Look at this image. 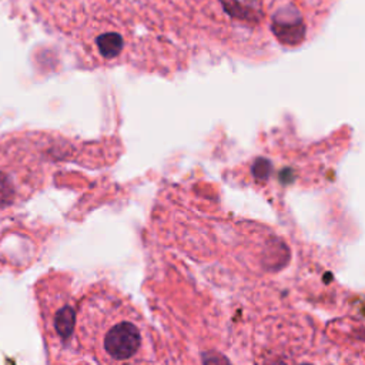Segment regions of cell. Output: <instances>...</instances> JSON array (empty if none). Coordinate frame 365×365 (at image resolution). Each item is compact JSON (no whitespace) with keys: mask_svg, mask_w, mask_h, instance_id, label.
<instances>
[{"mask_svg":"<svg viewBox=\"0 0 365 365\" xmlns=\"http://www.w3.org/2000/svg\"><path fill=\"white\" fill-rule=\"evenodd\" d=\"M204 362L205 365H230L228 361L218 354H207L204 356Z\"/></svg>","mask_w":365,"mask_h":365,"instance_id":"277c9868","label":"cell"},{"mask_svg":"<svg viewBox=\"0 0 365 365\" xmlns=\"http://www.w3.org/2000/svg\"><path fill=\"white\" fill-rule=\"evenodd\" d=\"M54 327L61 338H67L74 327V312L70 307L61 308L54 319Z\"/></svg>","mask_w":365,"mask_h":365,"instance_id":"7a4b0ae2","label":"cell"},{"mask_svg":"<svg viewBox=\"0 0 365 365\" xmlns=\"http://www.w3.org/2000/svg\"><path fill=\"white\" fill-rule=\"evenodd\" d=\"M97 44L104 57H113L114 54H117L121 50L123 40L115 33H107L98 38Z\"/></svg>","mask_w":365,"mask_h":365,"instance_id":"3957f363","label":"cell"},{"mask_svg":"<svg viewBox=\"0 0 365 365\" xmlns=\"http://www.w3.org/2000/svg\"><path fill=\"white\" fill-rule=\"evenodd\" d=\"M104 351L114 361H127L133 358L141 345L140 329L128 321L115 324L104 336Z\"/></svg>","mask_w":365,"mask_h":365,"instance_id":"6da1fadb","label":"cell"}]
</instances>
